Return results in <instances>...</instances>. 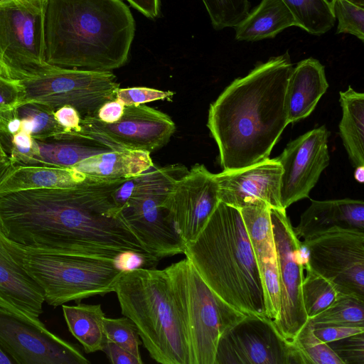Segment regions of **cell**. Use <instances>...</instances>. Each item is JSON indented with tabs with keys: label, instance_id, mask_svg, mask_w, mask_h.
<instances>
[{
	"label": "cell",
	"instance_id": "cell-1",
	"mask_svg": "<svg viewBox=\"0 0 364 364\" xmlns=\"http://www.w3.org/2000/svg\"><path fill=\"white\" fill-rule=\"evenodd\" d=\"M124 180L1 193L0 228L9 240L44 252L116 262L132 254L157 262L113 204L112 193Z\"/></svg>",
	"mask_w": 364,
	"mask_h": 364
},
{
	"label": "cell",
	"instance_id": "cell-2",
	"mask_svg": "<svg viewBox=\"0 0 364 364\" xmlns=\"http://www.w3.org/2000/svg\"><path fill=\"white\" fill-rule=\"evenodd\" d=\"M293 65L288 52L257 63L236 78L210 104L207 127L223 171L268 159L289 124L286 90Z\"/></svg>",
	"mask_w": 364,
	"mask_h": 364
},
{
	"label": "cell",
	"instance_id": "cell-3",
	"mask_svg": "<svg viewBox=\"0 0 364 364\" xmlns=\"http://www.w3.org/2000/svg\"><path fill=\"white\" fill-rule=\"evenodd\" d=\"M43 35L48 64L112 71L128 61L135 21L123 0H44Z\"/></svg>",
	"mask_w": 364,
	"mask_h": 364
},
{
	"label": "cell",
	"instance_id": "cell-4",
	"mask_svg": "<svg viewBox=\"0 0 364 364\" xmlns=\"http://www.w3.org/2000/svg\"><path fill=\"white\" fill-rule=\"evenodd\" d=\"M183 254L224 301L245 315L267 316L258 265L240 209L220 201Z\"/></svg>",
	"mask_w": 364,
	"mask_h": 364
},
{
	"label": "cell",
	"instance_id": "cell-5",
	"mask_svg": "<svg viewBox=\"0 0 364 364\" xmlns=\"http://www.w3.org/2000/svg\"><path fill=\"white\" fill-rule=\"evenodd\" d=\"M114 292L122 314L136 325L152 359L192 364L186 323L166 267L124 270Z\"/></svg>",
	"mask_w": 364,
	"mask_h": 364
},
{
	"label": "cell",
	"instance_id": "cell-6",
	"mask_svg": "<svg viewBox=\"0 0 364 364\" xmlns=\"http://www.w3.org/2000/svg\"><path fill=\"white\" fill-rule=\"evenodd\" d=\"M1 237L14 259L41 287L45 301L53 306L114 292L124 270L114 260L26 247L7 238L1 230Z\"/></svg>",
	"mask_w": 364,
	"mask_h": 364
},
{
	"label": "cell",
	"instance_id": "cell-7",
	"mask_svg": "<svg viewBox=\"0 0 364 364\" xmlns=\"http://www.w3.org/2000/svg\"><path fill=\"white\" fill-rule=\"evenodd\" d=\"M166 268L186 323L192 364H215L220 337L245 314L220 299L186 257Z\"/></svg>",
	"mask_w": 364,
	"mask_h": 364
},
{
	"label": "cell",
	"instance_id": "cell-8",
	"mask_svg": "<svg viewBox=\"0 0 364 364\" xmlns=\"http://www.w3.org/2000/svg\"><path fill=\"white\" fill-rule=\"evenodd\" d=\"M188 169L180 164L150 169L120 215L140 243L158 261L184 252L186 245L163 203L173 183Z\"/></svg>",
	"mask_w": 364,
	"mask_h": 364
},
{
	"label": "cell",
	"instance_id": "cell-9",
	"mask_svg": "<svg viewBox=\"0 0 364 364\" xmlns=\"http://www.w3.org/2000/svg\"><path fill=\"white\" fill-rule=\"evenodd\" d=\"M44 0H9L0 4V70L4 77L22 80L54 65L45 58Z\"/></svg>",
	"mask_w": 364,
	"mask_h": 364
},
{
	"label": "cell",
	"instance_id": "cell-10",
	"mask_svg": "<svg viewBox=\"0 0 364 364\" xmlns=\"http://www.w3.org/2000/svg\"><path fill=\"white\" fill-rule=\"evenodd\" d=\"M18 81L23 89L21 102H38L53 109L70 105L78 111L82 118L95 115L105 102L115 100L119 88L112 71L58 66Z\"/></svg>",
	"mask_w": 364,
	"mask_h": 364
},
{
	"label": "cell",
	"instance_id": "cell-11",
	"mask_svg": "<svg viewBox=\"0 0 364 364\" xmlns=\"http://www.w3.org/2000/svg\"><path fill=\"white\" fill-rule=\"evenodd\" d=\"M308 266L331 282L340 294L364 300V231L332 228L301 241Z\"/></svg>",
	"mask_w": 364,
	"mask_h": 364
},
{
	"label": "cell",
	"instance_id": "cell-12",
	"mask_svg": "<svg viewBox=\"0 0 364 364\" xmlns=\"http://www.w3.org/2000/svg\"><path fill=\"white\" fill-rule=\"evenodd\" d=\"M270 217L280 284V311L274 322L281 335L292 343L309 320L302 296L307 262L286 210L270 208Z\"/></svg>",
	"mask_w": 364,
	"mask_h": 364
},
{
	"label": "cell",
	"instance_id": "cell-13",
	"mask_svg": "<svg viewBox=\"0 0 364 364\" xmlns=\"http://www.w3.org/2000/svg\"><path fill=\"white\" fill-rule=\"evenodd\" d=\"M215 364H304L295 346L267 316L245 315L220 337Z\"/></svg>",
	"mask_w": 364,
	"mask_h": 364
},
{
	"label": "cell",
	"instance_id": "cell-14",
	"mask_svg": "<svg viewBox=\"0 0 364 364\" xmlns=\"http://www.w3.org/2000/svg\"><path fill=\"white\" fill-rule=\"evenodd\" d=\"M0 348L16 364H88L75 346L51 333L41 321L0 306Z\"/></svg>",
	"mask_w": 364,
	"mask_h": 364
},
{
	"label": "cell",
	"instance_id": "cell-15",
	"mask_svg": "<svg viewBox=\"0 0 364 364\" xmlns=\"http://www.w3.org/2000/svg\"><path fill=\"white\" fill-rule=\"evenodd\" d=\"M176 126L166 114L146 105L125 106L122 118L113 124L100 122L95 115L82 119L80 134L112 150L151 152L164 146Z\"/></svg>",
	"mask_w": 364,
	"mask_h": 364
},
{
	"label": "cell",
	"instance_id": "cell-16",
	"mask_svg": "<svg viewBox=\"0 0 364 364\" xmlns=\"http://www.w3.org/2000/svg\"><path fill=\"white\" fill-rule=\"evenodd\" d=\"M219 202L215 173L196 164L173 183L163 206L187 245L197 237Z\"/></svg>",
	"mask_w": 364,
	"mask_h": 364
},
{
	"label": "cell",
	"instance_id": "cell-17",
	"mask_svg": "<svg viewBox=\"0 0 364 364\" xmlns=\"http://www.w3.org/2000/svg\"><path fill=\"white\" fill-rule=\"evenodd\" d=\"M329 135L325 125L311 129L288 143L276 158L282 168L280 200L283 208L309 198L330 163Z\"/></svg>",
	"mask_w": 364,
	"mask_h": 364
},
{
	"label": "cell",
	"instance_id": "cell-18",
	"mask_svg": "<svg viewBox=\"0 0 364 364\" xmlns=\"http://www.w3.org/2000/svg\"><path fill=\"white\" fill-rule=\"evenodd\" d=\"M282 172L277 159L269 158L245 168L215 173L219 200L238 209L260 204L284 209L280 200Z\"/></svg>",
	"mask_w": 364,
	"mask_h": 364
},
{
	"label": "cell",
	"instance_id": "cell-19",
	"mask_svg": "<svg viewBox=\"0 0 364 364\" xmlns=\"http://www.w3.org/2000/svg\"><path fill=\"white\" fill-rule=\"evenodd\" d=\"M335 227L364 231V202L352 198L311 200L294 230L304 240Z\"/></svg>",
	"mask_w": 364,
	"mask_h": 364
},
{
	"label": "cell",
	"instance_id": "cell-20",
	"mask_svg": "<svg viewBox=\"0 0 364 364\" xmlns=\"http://www.w3.org/2000/svg\"><path fill=\"white\" fill-rule=\"evenodd\" d=\"M0 299L19 314L40 321L44 294L38 284L11 257L1 237Z\"/></svg>",
	"mask_w": 364,
	"mask_h": 364
},
{
	"label": "cell",
	"instance_id": "cell-21",
	"mask_svg": "<svg viewBox=\"0 0 364 364\" xmlns=\"http://www.w3.org/2000/svg\"><path fill=\"white\" fill-rule=\"evenodd\" d=\"M328 88L325 68L316 59L309 58L293 68L286 90L289 123L309 117Z\"/></svg>",
	"mask_w": 364,
	"mask_h": 364
},
{
	"label": "cell",
	"instance_id": "cell-22",
	"mask_svg": "<svg viewBox=\"0 0 364 364\" xmlns=\"http://www.w3.org/2000/svg\"><path fill=\"white\" fill-rule=\"evenodd\" d=\"M150 152L124 149L91 156L73 167L93 181L127 179L153 168Z\"/></svg>",
	"mask_w": 364,
	"mask_h": 364
},
{
	"label": "cell",
	"instance_id": "cell-23",
	"mask_svg": "<svg viewBox=\"0 0 364 364\" xmlns=\"http://www.w3.org/2000/svg\"><path fill=\"white\" fill-rule=\"evenodd\" d=\"M36 142L38 153L30 166L73 168L91 156L112 151L97 140L77 133H65Z\"/></svg>",
	"mask_w": 364,
	"mask_h": 364
},
{
	"label": "cell",
	"instance_id": "cell-24",
	"mask_svg": "<svg viewBox=\"0 0 364 364\" xmlns=\"http://www.w3.org/2000/svg\"><path fill=\"white\" fill-rule=\"evenodd\" d=\"M73 168L15 166L0 182V193L38 188H73L87 181Z\"/></svg>",
	"mask_w": 364,
	"mask_h": 364
},
{
	"label": "cell",
	"instance_id": "cell-25",
	"mask_svg": "<svg viewBox=\"0 0 364 364\" xmlns=\"http://www.w3.org/2000/svg\"><path fill=\"white\" fill-rule=\"evenodd\" d=\"M295 24L292 14L282 0H262L235 27V39L253 42L273 38Z\"/></svg>",
	"mask_w": 364,
	"mask_h": 364
},
{
	"label": "cell",
	"instance_id": "cell-26",
	"mask_svg": "<svg viewBox=\"0 0 364 364\" xmlns=\"http://www.w3.org/2000/svg\"><path fill=\"white\" fill-rule=\"evenodd\" d=\"M339 134L352 165L364 166V94L350 86L339 93Z\"/></svg>",
	"mask_w": 364,
	"mask_h": 364
},
{
	"label": "cell",
	"instance_id": "cell-27",
	"mask_svg": "<svg viewBox=\"0 0 364 364\" xmlns=\"http://www.w3.org/2000/svg\"><path fill=\"white\" fill-rule=\"evenodd\" d=\"M63 316L72 335L81 343L84 350L95 353L102 350L107 339L103 320L105 314L100 304H63Z\"/></svg>",
	"mask_w": 364,
	"mask_h": 364
},
{
	"label": "cell",
	"instance_id": "cell-28",
	"mask_svg": "<svg viewBox=\"0 0 364 364\" xmlns=\"http://www.w3.org/2000/svg\"><path fill=\"white\" fill-rule=\"evenodd\" d=\"M240 210L259 271L267 265L277 262L270 207L266 204L253 205L243 207Z\"/></svg>",
	"mask_w": 364,
	"mask_h": 364
},
{
	"label": "cell",
	"instance_id": "cell-29",
	"mask_svg": "<svg viewBox=\"0 0 364 364\" xmlns=\"http://www.w3.org/2000/svg\"><path fill=\"white\" fill-rule=\"evenodd\" d=\"M20 119L21 130L30 134L36 140H46L65 134L58 124L52 107L38 102L27 101L12 109Z\"/></svg>",
	"mask_w": 364,
	"mask_h": 364
},
{
	"label": "cell",
	"instance_id": "cell-30",
	"mask_svg": "<svg viewBox=\"0 0 364 364\" xmlns=\"http://www.w3.org/2000/svg\"><path fill=\"white\" fill-rule=\"evenodd\" d=\"M292 14L295 26L310 34L321 36L331 30L336 21L328 0H282Z\"/></svg>",
	"mask_w": 364,
	"mask_h": 364
},
{
	"label": "cell",
	"instance_id": "cell-31",
	"mask_svg": "<svg viewBox=\"0 0 364 364\" xmlns=\"http://www.w3.org/2000/svg\"><path fill=\"white\" fill-rule=\"evenodd\" d=\"M314 328L345 326L364 328V300L338 294L325 309L309 318Z\"/></svg>",
	"mask_w": 364,
	"mask_h": 364
},
{
	"label": "cell",
	"instance_id": "cell-32",
	"mask_svg": "<svg viewBox=\"0 0 364 364\" xmlns=\"http://www.w3.org/2000/svg\"><path fill=\"white\" fill-rule=\"evenodd\" d=\"M306 272L302 296L305 311L310 318L329 306L339 292L331 282L311 269H306Z\"/></svg>",
	"mask_w": 364,
	"mask_h": 364
},
{
	"label": "cell",
	"instance_id": "cell-33",
	"mask_svg": "<svg viewBox=\"0 0 364 364\" xmlns=\"http://www.w3.org/2000/svg\"><path fill=\"white\" fill-rule=\"evenodd\" d=\"M304 364H344L328 343L320 340L307 322L292 342Z\"/></svg>",
	"mask_w": 364,
	"mask_h": 364
},
{
	"label": "cell",
	"instance_id": "cell-34",
	"mask_svg": "<svg viewBox=\"0 0 364 364\" xmlns=\"http://www.w3.org/2000/svg\"><path fill=\"white\" fill-rule=\"evenodd\" d=\"M216 31L235 28L250 12L249 0H202Z\"/></svg>",
	"mask_w": 364,
	"mask_h": 364
},
{
	"label": "cell",
	"instance_id": "cell-35",
	"mask_svg": "<svg viewBox=\"0 0 364 364\" xmlns=\"http://www.w3.org/2000/svg\"><path fill=\"white\" fill-rule=\"evenodd\" d=\"M104 331L107 341H112L136 358L141 359L139 335L134 322L129 318H111L106 316L103 320Z\"/></svg>",
	"mask_w": 364,
	"mask_h": 364
},
{
	"label": "cell",
	"instance_id": "cell-36",
	"mask_svg": "<svg viewBox=\"0 0 364 364\" xmlns=\"http://www.w3.org/2000/svg\"><path fill=\"white\" fill-rule=\"evenodd\" d=\"M333 12L338 19L336 33H349L364 41V8L346 0H331Z\"/></svg>",
	"mask_w": 364,
	"mask_h": 364
},
{
	"label": "cell",
	"instance_id": "cell-37",
	"mask_svg": "<svg viewBox=\"0 0 364 364\" xmlns=\"http://www.w3.org/2000/svg\"><path fill=\"white\" fill-rule=\"evenodd\" d=\"M174 95L171 91H162L146 87L119 88L115 100L124 106L144 105L147 102L164 100Z\"/></svg>",
	"mask_w": 364,
	"mask_h": 364
},
{
	"label": "cell",
	"instance_id": "cell-38",
	"mask_svg": "<svg viewBox=\"0 0 364 364\" xmlns=\"http://www.w3.org/2000/svg\"><path fill=\"white\" fill-rule=\"evenodd\" d=\"M328 344L344 364H364V332Z\"/></svg>",
	"mask_w": 364,
	"mask_h": 364
},
{
	"label": "cell",
	"instance_id": "cell-39",
	"mask_svg": "<svg viewBox=\"0 0 364 364\" xmlns=\"http://www.w3.org/2000/svg\"><path fill=\"white\" fill-rule=\"evenodd\" d=\"M22 99L23 89L18 81L0 75V112L14 108Z\"/></svg>",
	"mask_w": 364,
	"mask_h": 364
},
{
	"label": "cell",
	"instance_id": "cell-40",
	"mask_svg": "<svg viewBox=\"0 0 364 364\" xmlns=\"http://www.w3.org/2000/svg\"><path fill=\"white\" fill-rule=\"evenodd\" d=\"M54 116L65 133H80L82 117L78 111L70 105H64L54 111Z\"/></svg>",
	"mask_w": 364,
	"mask_h": 364
},
{
	"label": "cell",
	"instance_id": "cell-41",
	"mask_svg": "<svg viewBox=\"0 0 364 364\" xmlns=\"http://www.w3.org/2000/svg\"><path fill=\"white\" fill-rule=\"evenodd\" d=\"M315 335L322 341L331 343L364 332V328L345 326H329L314 328Z\"/></svg>",
	"mask_w": 364,
	"mask_h": 364
},
{
	"label": "cell",
	"instance_id": "cell-42",
	"mask_svg": "<svg viewBox=\"0 0 364 364\" xmlns=\"http://www.w3.org/2000/svg\"><path fill=\"white\" fill-rule=\"evenodd\" d=\"M112 364H142L141 359L124 350L117 344L107 341L102 349Z\"/></svg>",
	"mask_w": 364,
	"mask_h": 364
},
{
	"label": "cell",
	"instance_id": "cell-43",
	"mask_svg": "<svg viewBox=\"0 0 364 364\" xmlns=\"http://www.w3.org/2000/svg\"><path fill=\"white\" fill-rule=\"evenodd\" d=\"M125 106L116 100L105 102L97 110L95 117L105 124L118 122L124 114Z\"/></svg>",
	"mask_w": 364,
	"mask_h": 364
},
{
	"label": "cell",
	"instance_id": "cell-44",
	"mask_svg": "<svg viewBox=\"0 0 364 364\" xmlns=\"http://www.w3.org/2000/svg\"><path fill=\"white\" fill-rule=\"evenodd\" d=\"M131 6L150 19L158 18L161 13L160 0H126Z\"/></svg>",
	"mask_w": 364,
	"mask_h": 364
},
{
	"label": "cell",
	"instance_id": "cell-45",
	"mask_svg": "<svg viewBox=\"0 0 364 364\" xmlns=\"http://www.w3.org/2000/svg\"><path fill=\"white\" fill-rule=\"evenodd\" d=\"M14 166V164L9 158L6 160L0 161V182L4 179L6 175L10 171Z\"/></svg>",
	"mask_w": 364,
	"mask_h": 364
},
{
	"label": "cell",
	"instance_id": "cell-46",
	"mask_svg": "<svg viewBox=\"0 0 364 364\" xmlns=\"http://www.w3.org/2000/svg\"><path fill=\"white\" fill-rule=\"evenodd\" d=\"M0 364H16L15 360L0 348Z\"/></svg>",
	"mask_w": 364,
	"mask_h": 364
},
{
	"label": "cell",
	"instance_id": "cell-47",
	"mask_svg": "<svg viewBox=\"0 0 364 364\" xmlns=\"http://www.w3.org/2000/svg\"><path fill=\"white\" fill-rule=\"evenodd\" d=\"M355 179L362 183L364 180V166H358L355 168L354 173Z\"/></svg>",
	"mask_w": 364,
	"mask_h": 364
},
{
	"label": "cell",
	"instance_id": "cell-48",
	"mask_svg": "<svg viewBox=\"0 0 364 364\" xmlns=\"http://www.w3.org/2000/svg\"><path fill=\"white\" fill-rule=\"evenodd\" d=\"M9 158V157L8 156L6 153L5 152V151L4 149V147H3L2 144H1V142L0 141V161H3L4 160H6Z\"/></svg>",
	"mask_w": 364,
	"mask_h": 364
},
{
	"label": "cell",
	"instance_id": "cell-49",
	"mask_svg": "<svg viewBox=\"0 0 364 364\" xmlns=\"http://www.w3.org/2000/svg\"><path fill=\"white\" fill-rule=\"evenodd\" d=\"M356 6L364 8V0H346Z\"/></svg>",
	"mask_w": 364,
	"mask_h": 364
},
{
	"label": "cell",
	"instance_id": "cell-50",
	"mask_svg": "<svg viewBox=\"0 0 364 364\" xmlns=\"http://www.w3.org/2000/svg\"><path fill=\"white\" fill-rule=\"evenodd\" d=\"M0 306L1 307H4V308H6L12 311H14L16 313H18L19 314L18 312H17L15 309H14L11 306H9L8 304H6V302H4L3 300H1L0 299ZM23 315V314H22Z\"/></svg>",
	"mask_w": 364,
	"mask_h": 364
},
{
	"label": "cell",
	"instance_id": "cell-51",
	"mask_svg": "<svg viewBox=\"0 0 364 364\" xmlns=\"http://www.w3.org/2000/svg\"><path fill=\"white\" fill-rule=\"evenodd\" d=\"M9 1V0H0V4H1V3H3V2H4V1Z\"/></svg>",
	"mask_w": 364,
	"mask_h": 364
},
{
	"label": "cell",
	"instance_id": "cell-52",
	"mask_svg": "<svg viewBox=\"0 0 364 364\" xmlns=\"http://www.w3.org/2000/svg\"><path fill=\"white\" fill-rule=\"evenodd\" d=\"M0 75L3 76L1 71L0 70Z\"/></svg>",
	"mask_w": 364,
	"mask_h": 364
}]
</instances>
